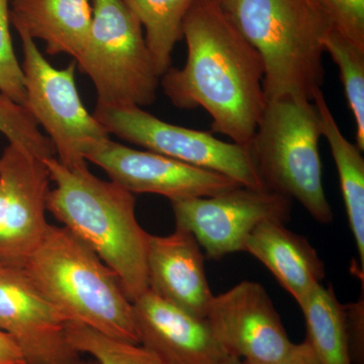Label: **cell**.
Segmentation results:
<instances>
[{
    "label": "cell",
    "instance_id": "obj_20",
    "mask_svg": "<svg viewBox=\"0 0 364 364\" xmlns=\"http://www.w3.org/2000/svg\"><path fill=\"white\" fill-rule=\"evenodd\" d=\"M145 30L146 45L160 78L171 67L172 52L183 39L182 26L193 0H124Z\"/></svg>",
    "mask_w": 364,
    "mask_h": 364
},
{
    "label": "cell",
    "instance_id": "obj_9",
    "mask_svg": "<svg viewBox=\"0 0 364 364\" xmlns=\"http://www.w3.org/2000/svg\"><path fill=\"white\" fill-rule=\"evenodd\" d=\"M293 200L268 189L237 186L203 198L172 200L176 228L193 234L208 257L219 260L244 251L249 235L261 223H286Z\"/></svg>",
    "mask_w": 364,
    "mask_h": 364
},
{
    "label": "cell",
    "instance_id": "obj_13",
    "mask_svg": "<svg viewBox=\"0 0 364 364\" xmlns=\"http://www.w3.org/2000/svg\"><path fill=\"white\" fill-rule=\"evenodd\" d=\"M85 159L134 195L153 193L165 196L170 202L215 196L241 186L224 174L152 151L134 149L112 139L91 150Z\"/></svg>",
    "mask_w": 364,
    "mask_h": 364
},
{
    "label": "cell",
    "instance_id": "obj_18",
    "mask_svg": "<svg viewBox=\"0 0 364 364\" xmlns=\"http://www.w3.org/2000/svg\"><path fill=\"white\" fill-rule=\"evenodd\" d=\"M313 102L320 116L325 136L338 171L340 188L348 217L349 226L358 247L361 272L364 270V159L363 151L352 144L340 130L330 111L322 90L314 93Z\"/></svg>",
    "mask_w": 364,
    "mask_h": 364
},
{
    "label": "cell",
    "instance_id": "obj_3",
    "mask_svg": "<svg viewBox=\"0 0 364 364\" xmlns=\"http://www.w3.org/2000/svg\"><path fill=\"white\" fill-rule=\"evenodd\" d=\"M264 67L265 98L313 100L322 90L324 39L332 21L317 0H220Z\"/></svg>",
    "mask_w": 364,
    "mask_h": 364
},
{
    "label": "cell",
    "instance_id": "obj_28",
    "mask_svg": "<svg viewBox=\"0 0 364 364\" xmlns=\"http://www.w3.org/2000/svg\"><path fill=\"white\" fill-rule=\"evenodd\" d=\"M0 364H28L20 347L2 330H0Z\"/></svg>",
    "mask_w": 364,
    "mask_h": 364
},
{
    "label": "cell",
    "instance_id": "obj_2",
    "mask_svg": "<svg viewBox=\"0 0 364 364\" xmlns=\"http://www.w3.org/2000/svg\"><path fill=\"white\" fill-rule=\"evenodd\" d=\"M50 181L47 210L116 273L132 303L148 291L149 235L136 218L134 193L91 173L45 159Z\"/></svg>",
    "mask_w": 364,
    "mask_h": 364
},
{
    "label": "cell",
    "instance_id": "obj_30",
    "mask_svg": "<svg viewBox=\"0 0 364 364\" xmlns=\"http://www.w3.org/2000/svg\"><path fill=\"white\" fill-rule=\"evenodd\" d=\"M80 364H98L97 361H95V359L93 360H82L81 361Z\"/></svg>",
    "mask_w": 364,
    "mask_h": 364
},
{
    "label": "cell",
    "instance_id": "obj_29",
    "mask_svg": "<svg viewBox=\"0 0 364 364\" xmlns=\"http://www.w3.org/2000/svg\"><path fill=\"white\" fill-rule=\"evenodd\" d=\"M225 364H244L242 363V360L239 358H233V356H230L229 359L226 361Z\"/></svg>",
    "mask_w": 364,
    "mask_h": 364
},
{
    "label": "cell",
    "instance_id": "obj_14",
    "mask_svg": "<svg viewBox=\"0 0 364 364\" xmlns=\"http://www.w3.org/2000/svg\"><path fill=\"white\" fill-rule=\"evenodd\" d=\"M139 345L160 364H225L230 355L203 318L148 289L133 301Z\"/></svg>",
    "mask_w": 364,
    "mask_h": 364
},
{
    "label": "cell",
    "instance_id": "obj_21",
    "mask_svg": "<svg viewBox=\"0 0 364 364\" xmlns=\"http://www.w3.org/2000/svg\"><path fill=\"white\" fill-rule=\"evenodd\" d=\"M324 51L339 69L345 97L356 124V146L364 150V50L359 49L335 28L324 39Z\"/></svg>",
    "mask_w": 364,
    "mask_h": 364
},
{
    "label": "cell",
    "instance_id": "obj_17",
    "mask_svg": "<svg viewBox=\"0 0 364 364\" xmlns=\"http://www.w3.org/2000/svg\"><path fill=\"white\" fill-rule=\"evenodd\" d=\"M92 21L91 0H11V23L33 40L44 41L51 56L78 58Z\"/></svg>",
    "mask_w": 364,
    "mask_h": 364
},
{
    "label": "cell",
    "instance_id": "obj_10",
    "mask_svg": "<svg viewBox=\"0 0 364 364\" xmlns=\"http://www.w3.org/2000/svg\"><path fill=\"white\" fill-rule=\"evenodd\" d=\"M68 316L33 282L26 268L0 262V330L28 364H80L67 339Z\"/></svg>",
    "mask_w": 364,
    "mask_h": 364
},
{
    "label": "cell",
    "instance_id": "obj_12",
    "mask_svg": "<svg viewBox=\"0 0 364 364\" xmlns=\"http://www.w3.org/2000/svg\"><path fill=\"white\" fill-rule=\"evenodd\" d=\"M203 320L227 353L244 363H274L294 344L258 282L245 280L214 296Z\"/></svg>",
    "mask_w": 364,
    "mask_h": 364
},
{
    "label": "cell",
    "instance_id": "obj_4",
    "mask_svg": "<svg viewBox=\"0 0 364 364\" xmlns=\"http://www.w3.org/2000/svg\"><path fill=\"white\" fill-rule=\"evenodd\" d=\"M23 267L69 320L139 344L133 303L116 273L65 227L49 225Z\"/></svg>",
    "mask_w": 364,
    "mask_h": 364
},
{
    "label": "cell",
    "instance_id": "obj_27",
    "mask_svg": "<svg viewBox=\"0 0 364 364\" xmlns=\"http://www.w3.org/2000/svg\"><path fill=\"white\" fill-rule=\"evenodd\" d=\"M243 363V361H242ZM249 364V363H244ZM265 364H321L315 351L309 343L308 340L301 343L294 344L291 350L284 358L272 363Z\"/></svg>",
    "mask_w": 364,
    "mask_h": 364
},
{
    "label": "cell",
    "instance_id": "obj_7",
    "mask_svg": "<svg viewBox=\"0 0 364 364\" xmlns=\"http://www.w3.org/2000/svg\"><path fill=\"white\" fill-rule=\"evenodd\" d=\"M23 43L25 107L42 126L54 146L56 158L69 167L85 166L91 150L111 139V134L81 102L72 61L63 69L51 65L35 40L16 26Z\"/></svg>",
    "mask_w": 364,
    "mask_h": 364
},
{
    "label": "cell",
    "instance_id": "obj_25",
    "mask_svg": "<svg viewBox=\"0 0 364 364\" xmlns=\"http://www.w3.org/2000/svg\"><path fill=\"white\" fill-rule=\"evenodd\" d=\"M332 25L352 44L364 50V0H317Z\"/></svg>",
    "mask_w": 364,
    "mask_h": 364
},
{
    "label": "cell",
    "instance_id": "obj_6",
    "mask_svg": "<svg viewBox=\"0 0 364 364\" xmlns=\"http://www.w3.org/2000/svg\"><path fill=\"white\" fill-rule=\"evenodd\" d=\"M92 21L77 69L92 81L97 104L147 107L156 100L160 77L143 28L124 0H91Z\"/></svg>",
    "mask_w": 364,
    "mask_h": 364
},
{
    "label": "cell",
    "instance_id": "obj_22",
    "mask_svg": "<svg viewBox=\"0 0 364 364\" xmlns=\"http://www.w3.org/2000/svg\"><path fill=\"white\" fill-rule=\"evenodd\" d=\"M67 339L79 353L92 356L98 364H160L139 344L107 336L77 321H68Z\"/></svg>",
    "mask_w": 364,
    "mask_h": 364
},
{
    "label": "cell",
    "instance_id": "obj_1",
    "mask_svg": "<svg viewBox=\"0 0 364 364\" xmlns=\"http://www.w3.org/2000/svg\"><path fill=\"white\" fill-rule=\"evenodd\" d=\"M182 33L188 59L181 69L163 74V92L179 109H205L212 117L210 133L247 146L267 105L259 53L220 0H193Z\"/></svg>",
    "mask_w": 364,
    "mask_h": 364
},
{
    "label": "cell",
    "instance_id": "obj_23",
    "mask_svg": "<svg viewBox=\"0 0 364 364\" xmlns=\"http://www.w3.org/2000/svg\"><path fill=\"white\" fill-rule=\"evenodd\" d=\"M0 133L9 144L20 146L33 156L45 160L56 157L54 146L40 131L39 124L23 105L0 92Z\"/></svg>",
    "mask_w": 364,
    "mask_h": 364
},
{
    "label": "cell",
    "instance_id": "obj_11",
    "mask_svg": "<svg viewBox=\"0 0 364 364\" xmlns=\"http://www.w3.org/2000/svg\"><path fill=\"white\" fill-rule=\"evenodd\" d=\"M50 177L44 160L9 144L0 156V262L23 267L40 245Z\"/></svg>",
    "mask_w": 364,
    "mask_h": 364
},
{
    "label": "cell",
    "instance_id": "obj_19",
    "mask_svg": "<svg viewBox=\"0 0 364 364\" xmlns=\"http://www.w3.org/2000/svg\"><path fill=\"white\" fill-rule=\"evenodd\" d=\"M306 326V340L321 364H353L346 310L332 286L320 287L301 306Z\"/></svg>",
    "mask_w": 364,
    "mask_h": 364
},
{
    "label": "cell",
    "instance_id": "obj_26",
    "mask_svg": "<svg viewBox=\"0 0 364 364\" xmlns=\"http://www.w3.org/2000/svg\"><path fill=\"white\" fill-rule=\"evenodd\" d=\"M352 363L364 364L363 301L345 306Z\"/></svg>",
    "mask_w": 364,
    "mask_h": 364
},
{
    "label": "cell",
    "instance_id": "obj_15",
    "mask_svg": "<svg viewBox=\"0 0 364 364\" xmlns=\"http://www.w3.org/2000/svg\"><path fill=\"white\" fill-rule=\"evenodd\" d=\"M148 289L163 301L205 318L214 294L205 272V257L193 234L176 228L167 236L149 235Z\"/></svg>",
    "mask_w": 364,
    "mask_h": 364
},
{
    "label": "cell",
    "instance_id": "obj_8",
    "mask_svg": "<svg viewBox=\"0 0 364 364\" xmlns=\"http://www.w3.org/2000/svg\"><path fill=\"white\" fill-rule=\"evenodd\" d=\"M92 114L111 136L186 164L224 174L241 186L265 189L246 146L224 142L210 132L166 123L142 107L97 105Z\"/></svg>",
    "mask_w": 364,
    "mask_h": 364
},
{
    "label": "cell",
    "instance_id": "obj_16",
    "mask_svg": "<svg viewBox=\"0 0 364 364\" xmlns=\"http://www.w3.org/2000/svg\"><path fill=\"white\" fill-rule=\"evenodd\" d=\"M244 252L259 260L280 286L303 306L325 277V265L317 250L284 223H261L249 235Z\"/></svg>",
    "mask_w": 364,
    "mask_h": 364
},
{
    "label": "cell",
    "instance_id": "obj_5",
    "mask_svg": "<svg viewBox=\"0 0 364 364\" xmlns=\"http://www.w3.org/2000/svg\"><path fill=\"white\" fill-rule=\"evenodd\" d=\"M320 116L313 100L291 97L267 100L246 146L263 186L296 200L313 219H334L322 181Z\"/></svg>",
    "mask_w": 364,
    "mask_h": 364
},
{
    "label": "cell",
    "instance_id": "obj_24",
    "mask_svg": "<svg viewBox=\"0 0 364 364\" xmlns=\"http://www.w3.org/2000/svg\"><path fill=\"white\" fill-rule=\"evenodd\" d=\"M9 25L11 0H0V92L25 107V77L14 51Z\"/></svg>",
    "mask_w": 364,
    "mask_h": 364
}]
</instances>
